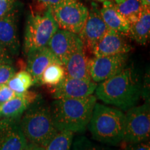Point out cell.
Wrapping results in <instances>:
<instances>
[{
	"instance_id": "6da1fadb",
	"label": "cell",
	"mask_w": 150,
	"mask_h": 150,
	"mask_svg": "<svg viewBox=\"0 0 150 150\" xmlns=\"http://www.w3.org/2000/svg\"><path fill=\"white\" fill-rule=\"evenodd\" d=\"M142 77L134 67L126 66L115 76L99 83L97 98L122 110L134 107L142 96Z\"/></svg>"
},
{
	"instance_id": "7a4b0ae2",
	"label": "cell",
	"mask_w": 150,
	"mask_h": 150,
	"mask_svg": "<svg viewBox=\"0 0 150 150\" xmlns=\"http://www.w3.org/2000/svg\"><path fill=\"white\" fill-rule=\"evenodd\" d=\"M97 97L56 99L50 105L52 119L58 131L83 132L91 120Z\"/></svg>"
},
{
	"instance_id": "3957f363",
	"label": "cell",
	"mask_w": 150,
	"mask_h": 150,
	"mask_svg": "<svg viewBox=\"0 0 150 150\" xmlns=\"http://www.w3.org/2000/svg\"><path fill=\"white\" fill-rule=\"evenodd\" d=\"M29 143L45 147L59 131L52 119L50 105L40 97L29 106L19 122Z\"/></svg>"
},
{
	"instance_id": "277c9868",
	"label": "cell",
	"mask_w": 150,
	"mask_h": 150,
	"mask_svg": "<svg viewBox=\"0 0 150 150\" xmlns=\"http://www.w3.org/2000/svg\"><path fill=\"white\" fill-rule=\"evenodd\" d=\"M125 117L122 110L96 102L88 127L94 139L115 145L122 141Z\"/></svg>"
},
{
	"instance_id": "5b68a950",
	"label": "cell",
	"mask_w": 150,
	"mask_h": 150,
	"mask_svg": "<svg viewBox=\"0 0 150 150\" xmlns=\"http://www.w3.org/2000/svg\"><path fill=\"white\" fill-rule=\"evenodd\" d=\"M58 29L59 27L54 18L52 8H42L39 12L29 15L24 33L25 54L35 49L47 45Z\"/></svg>"
},
{
	"instance_id": "8992f818",
	"label": "cell",
	"mask_w": 150,
	"mask_h": 150,
	"mask_svg": "<svg viewBox=\"0 0 150 150\" xmlns=\"http://www.w3.org/2000/svg\"><path fill=\"white\" fill-rule=\"evenodd\" d=\"M125 117L122 141L138 143L149 140L150 134L149 103L129 108Z\"/></svg>"
},
{
	"instance_id": "52a82bcc",
	"label": "cell",
	"mask_w": 150,
	"mask_h": 150,
	"mask_svg": "<svg viewBox=\"0 0 150 150\" xmlns=\"http://www.w3.org/2000/svg\"><path fill=\"white\" fill-rule=\"evenodd\" d=\"M59 29L79 34L88 16L89 10L78 0H72L52 9Z\"/></svg>"
},
{
	"instance_id": "ba28073f",
	"label": "cell",
	"mask_w": 150,
	"mask_h": 150,
	"mask_svg": "<svg viewBox=\"0 0 150 150\" xmlns=\"http://www.w3.org/2000/svg\"><path fill=\"white\" fill-rule=\"evenodd\" d=\"M128 54L95 56L89 59V72L91 80L97 83L115 76L127 66Z\"/></svg>"
},
{
	"instance_id": "9c48e42d",
	"label": "cell",
	"mask_w": 150,
	"mask_h": 150,
	"mask_svg": "<svg viewBox=\"0 0 150 150\" xmlns=\"http://www.w3.org/2000/svg\"><path fill=\"white\" fill-rule=\"evenodd\" d=\"M88 16L81 31L79 33L84 47L91 52L104 35L109 30L100 13V8L95 2L92 3Z\"/></svg>"
},
{
	"instance_id": "30bf717a",
	"label": "cell",
	"mask_w": 150,
	"mask_h": 150,
	"mask_svg": "<svg viewBox=\"0 0 150 150\" xmlns=\"http://www.w3.org/2000/svg\"><path fill=\"white\" fill-rule=\"evenodd\" d=\"M62 65H64L73 52L84 47L79 35L67 30L58 29L47 45Z\"/></svg>"
},
{
	"instance_id": "8fae6325",
	"label": "cell",
	"mask_w": 150,
	"mask_h": 150,
	"mask_svg": "<svg viewBox=\"0 0 150 150\" xmlns=\"http://www.w3.org/2000/svg\"><path fill=\"white\" fill-rule=\"evenodd\" d=\"M97 83L92 80L75 79L65 75L60 83L52 87V97L55 99L83 98L92 95Z\"/></svg>"
},
{
	"instance_id": "7c38bea8",
	"label": "cell",
	"mask_w": 150,
	"mask_h": 150,
	"mask_svg": "<svg viewBox=\"0 0 150 150\" xmlns=\"http://www.w3.org/2000/svg\"><path fill=\"white\" fill-rule=\"evenodd\" d=\"M20 119L0 117V150H25L29 142L19 125Z\"/></svg>"
},
{
	"instance_id": "4fadbf2b",
	"label": "cell",
	"mask_w": 150,
	"mask_h": 150,
	"mask_svg": "<svg viewBox=\"0 0 150 150\" xmlns=\"http://www.w3.org/2000/svg\"><path fill=\"white\" fill-rule=\"evenodd\" d=\"M126 36L109 29L94 47L93 54L95 56H103L128 54L132 47Z\"/></svg>"
},
{
	"instance_id": "5bb4252c",
	"label": "cell",
	"mask_w": 150,
	"mask_h": 150,
	"mask_svg": "<svg viewBox=\"0 0 150 150\" xmlns=\"http://www.w3.org/2000/svg\"><path fill=\"white\" fill-rule=\"evenodd\" d=\"M0 42L11 56H16L20 50L18 35V11L15 8L0 18Z\"/></svg>"
},
{
	"instance_id": "9a60e30c",
	"label": "cell",
	"mask_w": 150,
	"mask_h": 150,
	"mask_svg": "<svg viewBox=\"0 0 150 150\" xmlns=\"http://www.w3.org/2000/svg\"><path fill=\"white\" fill-rule=\"evenodd\" d=\"M27 55V71L32 76L34 85L40 84L41 75L49 65L54 63L61 64L47 46L31 50Z\"/></svg>"
},
{
	"instance_id": "2e32d148",
	"label": "cell",
	"mask_w": 150,
	"mask_h": 150,
	"mask_svg": "<svg viewBox=\"0 0 150 150\" xmlns=\"http://www.w3.org/2000/svg\"><path fill=\"white\" fill-rule=\"evenodd\" d=\"M40 97L38 94L33 91L17 94L13 98L0 104V117L20 119L30 105Z\"/></svg>"
},
{
	"instance_id": "e0dca14e",
	"label": "cell",
	"mask_w": 150,
	"mask_h": 150,
	"mask_svg": "<svg viewBox=\"0 0 150 150\" xmlns=\"http://www.w3.org/2000/svg\"><path fill=\"white\" fill-rule=\"evenodd\" d=\"M63 67L65 75L70 77L91 80L89 72V59L86 55L84 47H79L73 52Z\"/></svg>"
},
{
	"instance_id": "ac0fdd59",
	"label": "cell",
	"mask_w": 150,
	"mask_h": 150,
	"mask_svg": "<svg viewBox=\"0 0 150 150\" xmlns=\"http://www.w3.org/2000/svg\"><path fill=\"white\" fill-rule=\"evenodd\" d=\"M102 4L100 13L108 29L128 36L129 24L118 13L113 1H107Z\"/></svg>"
},
{
	"instance_id": "d6986e66",
	"label": "cell",
	"mask_w": 150,
	"mask_h": 150,
	"mask_svg": "<svg viewBox=\"0 0 150 150\" xmlns=\"http://www.w3.org/2000/svg\"><path fill=\"white\" fill-rule=\"evenodd\" d=\"M128 36L140 45H146L150 36V7L144 10L136 22L129 24Z\"/></svg>"
},
{
	"instance_id": "ffe728a7",
	"label": "cell",
	"mask_w": 150,
	"mask_h": 150,
	"mask_svg": "<svg viewBox=\"0 0 150 150\" xmlns=\"http://www.w3.org/2000/svg\"><path fill=\"white\" fill-rule=\"evenodd\" d=\"M117 11L130 24L138 20L147 7L143 0H113Z\"/></svg>"
},
{
	"instance_id": "44dd1931",
	"label": "cell",
	"mask_w": 150,
	"mask_h": 150,
	"mask_svg": "<svg viewBox=\"0 0 150 150\" xmlns=\"http://www.w3.org/2000/svg\"><path fill=\"white\" fill-rule=\"evenodd\" d=\"M65 76V71L63 65L54 63L49 65L42 72L40 84L54 87L58 85Z\"/></svg>"
},
{
	"instance_id": "7402d4cb",
	"label": "cell",
	"mask_w": 150,
	"mask_h": 150,
	"mask_svg": "<svg viewBox=\"0 0 150 150\" xmlns=\"http://www.w3.org/2000/svg\"><path fill=\"white\" fill-rule=\"evenodd\" d=\"M11 89L17 94L27 91L31 86L34 85L31 75L27 70H21L16 73L6 83Z\"/></svg>"
},
{
	"instance_id": "603a6c76",
	"label": "cell",
	"mask_w": 150,
	"mask_h": 150,
	"mask_svg": "<svg viewBox=\"0 0 150 150\" xmlns=\"http://www.w3.org/2000/svg\"><path fill=\"white\" fill-rule=\"evenodd\" d=\"M74 133L69 131H59L44 147L45 150H70Z\"/></svg>"
},
{
	"instance_id": "cb8c5ba5",
	"label": "cell",
	"mask_w": 150,
	"mask_h": 150,
	"mask_svg": "<svg viewBox=\"0 0 150 150\" xmlns=\"http://www.w3.org/2000/svg\"><path fill=\"white\" fill-rule=\"evenodd\" d=\"M72 150H109L97 145L85 136L76 137L72 142Z\"/></svg>"
},
{
	"instance_id": "d4e9b609",
	"label": "cell",
	"mask_w": 150,
	"mask_h": 150,
	"mask_svg": "<svg viewBox=\"0 0 150 150\" xmlns=\"http://www.w3.org/2000/svg\"><path fill=\"white\" fill-rule=\"evenodd\" d=\"M16 73L12 65L0 64V85L6 84Z\"/></svg>"
},
{
	"instance_id": "484cf974",
	"label": "cell",
	"mask_w": 150,
	"mask_h": 150,
	"mask_svg": "<svg viewBox=\"0 0 150 150\" xmlns=\"http://www.w3.org/2000/svg\"><path fill=\"white\" fill-rule=\"evenodd\" d=\"M17 95V93L11 89L7 84L0 85V104L10 100Z\"/></svg>"
},
{
	"instance_id": "4316f807",
	"label": "cell",
	"mask_w": 150,
	"mask_h": 150,
	"mask_svg": "<svg viewBox=\"0 0 150 150\" xmlns=\"http://www.w3.org/2000/svg\"><path fill=\"white\" fill-rule=\"evenodd\" d=\"M35 1L42 6V8H50L52 10L59 6L72 0H35Z\"/></svg>"
},
{
	"instance_id": "83f0119b",
	"label": "cell",
	"mask_w": 150,
	"mask_h": 150,
	"mask_svg": "<svg viewBox=\"0 0 150 150\" xmlns=\"http://www.w3.org/2000/svg\"><path fill=\"white\" fill-rule=\"evenodd\" d=\"M0 64H13L12 56L1 42H0Z\"/></svg>"
},
{
	"instance_id": "f1b7e54d",
	"label": "cell",
	"mask_w": 150,
	"mask_h": 150,
	"mask_svg": "<svg viewBox=\"0 0 150 150\" xmlns=\"http://www.w3.org/2000/svg\"><path fill=\"white\" fill-rule=\"evenodd\" d=\"M15 0H0V18L14 8Z\"/></svg>"
},
{
	"instance_id": "f546056e",
	"label": "cell",
	"mask_w": 150,
	"mask_h": 150,
	"mask_svg": "<svg viewBox=\"0 0 150 150\" xmlns=\"http://www.w3.org/2000/svg\"><path fill=\"white\" fill-rule=\"evenodd\" d=\"M129 145L120 150H150L149 140L138 142V143H128Z\"/></svg>"
},
{
	"instance_id": "4dcf8cb0",
	"label": "cell",
	"mask_w": 150,
	"mask_h": 150,
	"mask_svg": "<svg viewBox=\"0 0 150 150\" xmlns=\"http://www.w3.org/2000/svg\"><path fill=\"white\" fill-rule=\"evenodd\" d=\"M25 150H45L44 147H41V146L35 145L33 143H29L28 144L27 147L26 148Z\"/></svg>"
},
{
	"instance_id": "1f68e13d",
	"label": "cell",
	"mask_w": 150,
	"mask_h": 150,
	"mask_svg": "<svg viewBox=\"0 0 150 150\" xmlns=\"http://www.w3.org/2000/svg\"><path fill=\"white\" fill-rule=\"evenodd\" d=\"M91 1H93L94 2H100V3H104V1H112L113 0H91Z\"/></svg>"
},
{
	"instance_id": "d6a6232c",
	"label": "cell",
	"mask_w": 150,
	"mask_h": 150,
	"mask_svg": "<svg viewBox=\"0 0 150 150\" xmlns=\"http://www.w3.org/2000/svg\"><path fill=\"white\" fill-rule=\"evenodd\" d=\"M144 3L145 4L146 6H150V0H143Z\"/></svg>"
}]
</instances>
